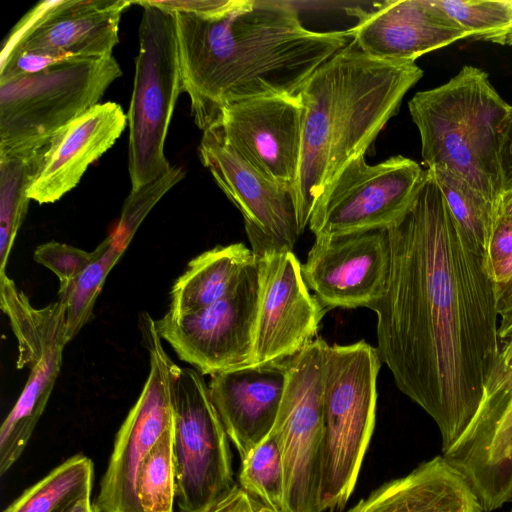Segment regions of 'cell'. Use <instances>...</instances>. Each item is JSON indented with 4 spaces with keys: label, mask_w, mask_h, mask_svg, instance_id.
<instances>
[{
    "label": "cell",
    "mask_w": 512,
    "mask_h": 512,
    "mask_svg": "<svg viewBox=\"0 0 512 512\" xmlns=\"http://www.w3.org/2000/svg\"><path fill=\"white\" fill-rule=\"evenodd\" d=\"M390 268L387 229L318 236L302 273L324 307H372L382 298Z\"/></svg>",
    "instance_id": "cell-17"
},
{
    "label": "cell",
    "mask_w": 512,
    "mask_h": 512,
    "mask_svg": "<svg viewBox=\"0 0 512 512\" xmlns=\"http://www.w3.org/2000/svg\"><path fill=\"white\" fill-rule=\"evenodd\" d=\"M347 512H484L466 478L442 455L387 481Z\"/></svg>",
    "instance_id": "cell-23"
},
{
    "label": "cell",
    "mask_w": 512,
    "mask_h": 512,
    "mask_svg": "<svg viewBox=\"0 0 512 512\" xmlns=\"http://www.w3.org/2000/svg\"><path fill=\"white\" fill-rule=\"evenodd\" d=\"M347 33L368 56L393 62H415L428 52L467 38L437 0L385 1L371 12H361Z\"/></svg>",
    "instance_id": "cell-20"
},
{
    "label": "cell",
    "mask_w": 512,
    "mask_h": 512,
    "mask_svg": "<svg viewBox=\"0 0 512 512\" xmlns=\"http://www.w3.org/2000/svg\"><path fill=\"white\" fill-rule=\"evenodd\" d=\"M108 248L75 280L60 284L58 299L65 302L66 338L71 341L92 317L106 277L126 249L112 234Z\"/></svg>",
    "instance_id": "cell-28"
},
{
    "label": "cell",
    "mask_w": 512,
    "mask_h": 512,
    "mask_svg": "<svg viewBox=\"0 0 512 512\" xmlns=\"http://www.w3.org/2000/svg\"><path fill=\"white\" fill-rule=\"evenodd\" d=\"M412 159L397 155L369 165L365 155L346 164L315 203L309 228L318 236L388 229L410 206L424 175Z\"/></svg>",
    "instance_id": "cell-11"
},
{
    "label": "cell",
    "mask_w": 512,
    "mask_h": 512,
    "mask_svg": "<svg viewBox=\"0 0 512 512\" xmlns=\"http://www.w3.org/2000/svg\"><path fill=\"white\" fill-rule=\"evenodd\" d=\"M169 386L175 502L179 512H210L236 484L230 440L201 373L171 360Z\"/></svg>",
    "instance_id": "cell-8"
},
{
    "label": "cell",
    "mask_w": 512,
    "mask_h": 512,
    "mask_svg": "<svg viewBox=\"0 0 512 512\" xmlns=\"http://www.w3.org/2000/svg\"><path fill=\"white\" fill-rule=\"evenodd\" d=\"M286 359L210 376L212 402L240 460L258 447L274 427L287 382Z\"/></svg>",
    "instance_id": "cell-21"
},
{
    "label": "cell",
    "mask_w": 512,
    "mask_h": 512,
    "mask_svg": "<svg viewBox=\"0 0 512 512\" xmlns=\"http://www.w3.org/2000/svg\"><path fill=\"white\" fill-rule=\"evenodd\" d=\"M256 256L243 243L216 246L193 258L170 292L168 312L185 315L212 305L240 283Z\"/></svg>",
    "instance_id": "cell-24"
},
{
    "label": "cell",
    "mask_w": 512,
    "mask_h": 512,
    "mask_svg": "<svg viewBox=\"0 0 512 512\" xmlns=\"http://www.w3.org/2000/svg\"><path fill=\"white\" fill-rule=\"evenodd\" d=\"M422 76L415 62L378 60L351 42L307 79L299 92L303 143L293 191L301 233L325 188L346 164L365 155Z\"/></svg>",
    "instance_id": "cell-3"
},
{
    "label": "cell",
    "mask_w": 512,
    "mask_h": 512,
    "mask_svg": "<svg viewBox=\"0 0 512 512\" xmlns=\"http://www.w3.org/2000/svg\"><path fill=\"white\" fill-rule=\"evenodd\" d=\"M210 512H273L245 492L237 483Z\"/></svg>",
    "instance_id": "cell-36"
},
{
    "label": "cell",
    "mask_w": 512,
    "mask_h": 512,
    "mask_svg": "<svg viewBox=\"0 0 512 512\" xmlns=\"http://www.w3.org/2000/svg\"><path fill=\"white\" fill-rule=\"evenodd\" d=\"M387 232L389 274L372 307L377 350L398 389L436 423L445 454L474 419L500 352L494 281L430 169Z\"/></svg>",
    "instance_id": "cell-1"
},
{
    "label": "cell",
    "mask_w": 512,
    "mask_h": 512,
    "mask_svg": "<svg viewBox=\"0 0 512 512\" xmlns=\"http://www.w3.org/2000/svg\"><path fill=\"white\" fill-rule=\"evenodd\" d=\"M510 512H512V508H511V511H510Z\"/></svg>",
    "instance_id": "cell-42"
},
{
    "label": "cell",
    "mask_w": 512,
    "mask_h": 512,
    "mask_svg": "<svg viewBox=\"0 0 512 512\" xmlns=\"http://www.w3.org/2000/svg\"><path fill=\"white\" fill-rule=\"evenodd\" d=\"M430 170L435 175L455 221L486 254L496 224V207L453 172L444 168Z\"/></svg>",
    "instance_id": "cell-27"
},
{
    "label": "cell",
    "mask_w": 512,
    "mask_h": 512,
    "mask_svg": "<svg viewBox=\"0 0 512 512\" xmlns=\"http://www.w3.org/2000/svg\"><path fill=\"white\" fill-rule=\"evenodd\" d=\"M303 122L304 107L298 94L226 105L215 123L239 155L293 196L302 155Z\"/></svg>",
    "instance_id": "cell-18"
},
{
    "label": "cell",
    "mask_w": 512,
    "mask_h": 512,
    "mask_svg": "<svg viewBox=\"0 0 512 512\" xmlns=\"http://www.w3.org/2000/svg\"><path fill=\"white\" fill-rule=\"evenodd\" d=\"M381 359L364 340L328 346L317 510H342L369 446L376 415Z\"/></svg>",
    "instance_id": "cell-5"
},
{
    "label": "cell",
    "mask_w": 512,
    "mask_h": 512,
    "mask_svg": "<svg viewBox=\"0 0 512 512\" xmlns=\"http://www.w3.org/2000/svg\"><path fill=\"white\" fill-rule=\"evenodd\" d=\"M93 482L92 460L76 454L24 490L3 512H67L91 496Z\"/></svg>",
    "instance_id": "cell-26"
},
{
    "label": "cell",
    "mask_w": 512,
    "mask_h": 512,
    "mask_svg": "<svg viewBox=\"0 0 512 512\" xmlns=\"http://www.w3.org/2000/svg\"><path fill=\"white\" fill-rule=\"evenodd\" d=\"M237 484L271 511L285 512L284 467L273 435L241 460Z\"/></svg>",
    "instance_id": "cell-29"
},
{
    "label": "cell",
    "mask_w": 512,
    "mask_h": 512,
    "mask_svg": "<svg viewBox=\"0 0 512 512\" xmlns=\"http://www.w3.org/2000/svg\"><path fill=\"white\" fill-rule=\"evenodd\" d=\"M499 164L503 192L512 190V106L500 130Z\"/></svg>",
    "instance_id": "cell-37"
},
{
    "label": "cell",
    "mask_w": 512,
    "mask_h": 512,
    "mask_svg": "<svg viewBox=\"0 0 512 512\" xmlns=\"http://www.w3.org/2000/svg\"><path fill=\"white\" fill-rule=\"evenodd\" d=\"M258 260L261 287L253 365L282 361L299 352L314 340L326 311L309 292L293 251L272 252Z\"/></svg>",
    "instance_id": "cell-19"
},
{
    "label": "cell",
    "mask_w": 512,
    "mask_h": 512,
    "mask_svg": "<svg viewBox=\"0 0 512 512\" xmlns=\"http://www.w3.org/2000/svg\"><path fill=\"white\" fill-rule=\"evenodd\" d=\"M139 26V52L135 60L133 91L127 121L128 170L131 190L156 180L172 166L164 154L171 117L182 79L173 12L144 1Z\"/></svg>",
    "instance_id": "cell-6"
},
{
    "label": "cell",
    "mask_w": 512,
    "mask_h": 512,
    "mask_svg": "<svg viewBox=\"0 0 512 512\" xmlns=\"http://www.w3.org/2000/svg\"><path fill=\"white\" fill-rule=\"evenodd\" d=\"M149 353V373L142 391L119 428L95 505L100 512H144L138 497L141 467L161 435L173 424L169 366L155 320L139 318Z\"/></svg>",
    "instance_id": "cell-13"
},
{
    "label": "cell",
    "mask_w": 512,
    "mask_h": 512,
    "mask_svg": "<svg viewBox=\"0 0 512 512\" xmlns=\"http://www.w3.org/2000/svg\"><path fill=\"white\" fill-rule=\"evenodd\" d=\"M260 287L256 257L231 293L194 313L167 311L155 321L157 332L202 375L253 365Z\"/></svg>",
    "instance_id": "cell-12"
},
{
    "label": "cell",
    "mask_w": 512,
    "mask_h": 512,
    "mask_svg": "<svg viewBox=\"0 0 512 512\" xmlns=\"http://www.w3.org/2000/svg\"><path fill=\"white\" fill-rule=\"evenodd\" d=\"M138 497L144 512H174L176 477L173 424L155 443L141 467Z\"/></svg>",
    "instance_id": "cell-31"
},
{
    "label": "cell",
    "mask_w": 512,
    "mask_h": 512,
    "mask_svg": "<svg viewBox=\"0 0 512 512\" xmlns=\"http://www.w3.org/2000/svg\"><path fill=\"white\" fill-rule=\"evenodd\" d=\"M442 456L466 478L484 512L512 501V367L490 373L470 426Z\"/></svg>",
    "instance_id": "cell-16"
},
{
    "label": "cell",
    "mask_w": 512,
    "mask_h": 512,
    "mask_svg": "<svg viewBox=\"0 0 512 512\" xmlns=\"http://www.w3.org/2000/svg\"><path fill=\"white\" fill-rule=\"evenodd\" d=\"M127 123L123 108L108 101L93 106L59 130L51 138L42 165L28 189L29 199L39 204L58 201L115 144Z\"/></svg>",
    "instance_id": "cell-22"
},
{
    "label": "cell",
    "mask_w": 512,
    "mask_h": 512,
    "mask_svg": "<svg viewBox=\"0 0 512 512\" xmlns=\"http://www.w3.org/2000/svg\"><path fill=\"white\" fill-rule=\"evenodd\" d=\"M0 307L17 340L16 367L28 368L27 382L0 428V475L19 460L48 403L60 373L66 338L65 302L32 306L6 273H0Z\"/></svg>",
    "instance_id": "cell-9"
},
{
    "label": "cell",
    "mask_w": 512,
    "mask_h": 512,
    "mask_svg": "<svg viewBox=\"0 0 512 512\" xmlns=\"http://www.w3.org/2000/svg\"><path fill=\"white\" fill-rule=\"evenodd\" d=\"M497 218L512 220V190L503 192L496 208Z\"/></svg>",
    "instance_id": "cell-39"
},
{
    "label": "cell",
    "mask_w": 512,
    "mask_h": 512,
    "mask_svg": "<svg viewBox=\"0 0 512 512\" xmlns=\"http://www.w3.org/2000/svg\"><path fill=\"white\" fill-rule=\"evenodd\" d=\"M466 32L467 38L512 46L510 0H437Z\"/></svg>",
    "instance_id": "cell-30"
},
{
    "label": "cell",
    "mask_w": 512,
    "mask_h": 512,
    "mask_svg": "<svg viewBox=\"0 0 512 512\" xmlns=\"http://www.w3.org/2000/svg\"><path fill=\"white\" fill-rule=\"evenodd\" d=\"M182 92L202 130L229 104L297 96L348 45L345 31L305 28L290 2L229 0L211 14L174 12Z\"/></svg>",
    "instance_id": "cell-2"
},
{
    "label": "cell",
    "mask_w": 512,
    "mask_h": 512,
    "mask_svg": "<svg viewBox=\"0 0 512 512\" xmlns=\"http://www.w3.org/2000/svg\"><path fill=\"white\" fill-rule=\"evenodd\" d=\"M49 144L50 141L0 152V273H5L16 235L27 213L28 189Z\"/></svg>",
    "instance_id": "cell-25"
},
{
    "label": "cell",
    "mask_w": 512,
    "mask_h": 512,
    "mask_svg": "<svg viewBox=\"0 0 512 512\" xmlns=\"http://www.w3.org/2000/svg\"><path fill=\"white\" fill-rule=\"evenodd\" d=\"M490 275L494 281L499 315L498 337L506 341L512 334V256L495 265Z\"/></svg>",
    "instance_id": "cell-34"
},
{
    "label": "cell",
    "mask_w": 512,
    "mask_h": 512,
    "mask_svg": "<svg viewBox=\"0 0 512 512\" xmlns=\"http://www.w3.org/2000/svg\"><path fill=\"white\" fill-rule=\"evenodd\" d=\"M328 346L318 337L286 359L287 382L270 433L279 445L283 461L285 512H318Z\"/></svg>",
    "instance_id": "cell-10"
},
{
    "label": "cell",
    "mask_w": 512,
    "mask_h": 512,
    "mask_svg": "<svg viewBox=\"0 0 512 512\" xmlns=\"http://www.w3.org/2000/svg\"><path fill=\"white\" fill-rule=\"evenodd\" d=\"M185 172L181 167L172 166L171 169L156 180L131 190L124 202L119 223L112 233L115 239L124 247H127L153 206L175 184L184 178Z\"/></svg>",
    "instance_id": "cell-32"
},
{
    "label": "cell",
    "mask_w": 512,
    "mask_h": 512,
    "mask_svg": "<svg viewBox=\"0 0 512 512\" xmlns=\"http://www.w3.org/2000/svg\"><path fill=\"white\" fill-rule=\"evenodd\" d=\"M67 512H100L90 497H85L76 502Z\"/></svg>",
    "instance_id": "cell-40"
},
{
    "label": "cell",
    "mask_w": 512,
    "mask_h": 512,
    "mask_svg": "<svg viewBox=\"0 0 512 512\" xmlns=\"http://www.w3.org/2000/svg\"><path fill=\"white\" fill-rule=\"evenodd\" d=\"M512 367V334L505 341V344L500 348L497 360L494 364L492 371H501ZM491 371V372H492Z\"/></svg>",
    "instance_id": "cell-38"
},
{
    "label": "cell",
    "mask_w": 512,
    "mask_h": 512,
    "mask_svg": "<svg viewBox=\"0 0 512 512\" xmlns=\"http://www.w3.org/2000/svg\"><path fill=\"white\" fill-rule=\"evenodd\" d=\"M510 1H511V4H512V0H510Z\"/></svg>",
    "instance_id": "cell-41"
},
{
    "label": "cell",
    "mask_w": 512,
    "mask_h": 512,
    "mask_svg": "<svg viewBox=\"0 0 512 512\" xmlns=\"http://www.w3.org/2000/svg\"><path fill=\"white\" fill-rule=\"evenodd\" d=\"M408 107L428 169L453 172L497 208L503 193L499 136L511 105L488 74L465 65L445 84L417 92Z\"/></svg>",
    "instance_id": "cell-4"
},
{
    "label": "cell",
    "mask_w": 512,
    "mask_h": 512,
    "mask_svg": "<svg viewBox=\"0 0 512 512\" xmlns=\"http://www.w3.org/2000/svg\"><path fill=\"white\" fill-rule=\"evenodd\" d=\"M202 164L241 212L252 252L293 251L301 235L292 192L265 177L225 140L218 124L203 130Z\"/></svg>",
    "instance_id": "cell-14"
},
{
    "label": "cell",
    "mask_w": 512,
    "mask_h": 512,
    "mask_svg": "<svg viewBox=\"0 0 512 512\" xmlns=\"http://www.w3.org/2000/svg\"><path fill=\"white\" fill-rule=\"evenodd\" d=\"M127 0H55L39 2L13 27L0 59L19 52L56 61L103 58L119 42V24Z\"/></svg>",
    "instance_id": "cell-15"
},
{
    "label": "cell",
    "mask_w": 512,
    "mask_h": 512,
    "mask_svg": "<svg viewBox=\"0 0 512 512\" xmlns=\"http://www.w3.org/2000/svg\"><path fill=\"white\" fill-rule=\"evenodd\" d=\"M110 241L108 236L91 252L50 241L37 246L33 257L38 264L52 271L60 284H65L78 278L108 248Z\"/></svg>",
    "instance_id": "cell-33"
},
{
    "label": "cell",
    "mask_w": 512,
    "mask_h": 512,
    "mask_svg": "<svg viewBox=\"0 0 512 512\" xmlns=\"http://www.w3.org/2000/svg\"><path fill=\"white\" fill-rule=\"evenodd\" d=\"M122 70L113 55L73 58L0 82V152L50 141L99 104Z\"/></svg>",
    "instance_id": "cell-7"
},
{
    "label": "cell",
    "mask_w": 512,
    "mask_h": 512,
    "mask_svg": "<svg viewBox=\"0 0 512 512\" xmlns=\"http://www.w3.org/2000/svg\"><path fill=\"white\" fill-rule=\"evenodd\" d=\"M512 256V220L497 218L485 254L487 269H491Z\"/></svg>",
    "instance_id": "cell-35"
}]
</instances>
